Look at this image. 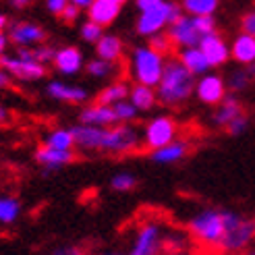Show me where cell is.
Instances as JSON below:
<instances>
[{
  "label": "cell",
  "mask_w": 255,
  "mask_h": 255,
  "mask_svg": "<svg viewBox=\"0 0 255 255\" xmlns=\"http://www.w3.org/2000/svg\"><path fill=\"white\" fill-rule=\"evenodd\" d=\"M75 147L83 151H102V154L125 156L133 151L141 143V137L131 127V123H117L110 127H94L79 123L73 127Z\"/></svg>",
  "instance_id": "1"
},
{
  "label": "cell",
  "mask_w": 255,
  "mask_h": 255,
  "mask_svg": "<svg viewBox=\"0 0 255 255\" xmlns=\"http://www.w3.org/2000/svg\"><path fill=\"white\" fill-rule=\"evenodd\" d=\"M237 212L233 210H224V208H206L193 214L187 222V233L189 237L197 241L201 247L208 249H222V243L228 235L235 220Z\"/></svg>",
  "instance_id": "2"
},
{
  "label": "cell",
  "mask_w": 255,
  "mask_h": 255,
  "mask_svg": "<svg viewBox=\"0 0 255 255\" xmlns=\"http://www.w3.org/2000/svg\"><path fill=\"white\" fill-rule=\"evenodd\" d=\"M195 75L181 60H166L164 73L156 85L158 102L164 106H181L195 94Z\"/></svg>",
  "instance_id": "3"
},
{
  "label": "cell",
  "mask_w": 255,
  "mask_h": 255,
  "mask_svg": "<svg viewBox=\"0 0 255 255\" xmlns=\"http://www.w3.org/2000/svg\"><path fill=\"white\" fill-rule=\"evenodd\" d=\"M164 67H166V56L158 50H154L149 44L145 46H137L131 54V75L135 83H143L156 87Z\"/></svg>",
  "instance_id": "4"
},
{
  "label": "cell",
  "mask_w": 255,
  "mask_h": 255,
  "mask_svg": "<svg viewBox=\"0 0 255 255\" xmlns=\"http://www.w3.org/2000/svg\"><path fill=\"white\" fill-rule=\"evenodd\" d=\"M181 15H183V6L181 4L162 0L160 4L139 12V19L135 23V31L139 35H143V37H149V35H154L158 31H166L168 25L172 21H176Z\"/></svg>",
  "instance_id": "5"
},
{
  "label": "cell",
  "mask_w": 255,
  "mask_h": 255,
  "mask_svg": "<svg viewBox=\"0 0 255 255\" xmlns=\"http://www.w3.org/2000/svg\"><path fill=\"white\" fill-rule=\"evenodd\" d=\"M253 239H255V218H247V216L237 212L220 251H226V253L245 251L253 243Z\"/></svg>",
  "instance_id": "6"
},
{
  "label": "cell",
  "mask_w": 255,
  "mask_h": 255,
  "mask_svg": "<svg viewBox=\"0 0 255 255\" xmlns=\"http://www.w3.org/2000/svg\"><path fill=\"white\" fill-rule=\"evenodd\" d=\"M178 135V125L172 117H166V114H160V117L151 119L145 129H143V143L147 149H156L170 143L172 139H176Z\"/></svg>",
  "instance_id": "7"
},
{
  "label": "cell",
  "mask_w": 255,
  "mask_h": 255,
  "mask_svg": "<svg viewBox=\"0 0 255 255\" xmlns=\"http://www.w3.org/2000/svg\"><path fill=\"white\" fill-rule=\"evenodd\" d=\"M164 249V231L158 222H145L139 226L131 243V255H156Z\"/></svg>",
  "instance_id": "8"
},
{
  "label": "cell",
  "mask_w": 255,
  "mask_h": 255,
  "mask_svg": "<svg viewBox=\"0 0 255 255\" xmlns=\"http://www.w3.org/2000/svg\"><path fill=\"white\" fill-rule=\"evenodd\" d=\"M0 67L8 75L17 77L21 81H37L46 75V65H42L35 58H25V56H0Z\"/></svg>",
  "instance_id": "9"
},
{
  "label": "cell",
  "mask_w": 255,
  "mask_h": 255,
  "mask_svg": "<svg viewBox=\"0 0 255 255\" xmlns=\"http://www.w3.org/2000/svg\"><path fill=\"white\" fill-rule=\"evenodd\" d=\"M195 96L201 104L206 106H218L220 102L228 96V85L226 79H222L220 75H216L212 71L199 75V79L195 81Z\"/></svg>",
  "instance_id": "10"
},
{
  "label": "cell",
  "mask_w": 255,
  "mask_h": 255,
  "mask_svg": "<svg viewBox=\"0 0 255 255\" xmlns=\"http://www.w3.org/2000/svg\"><path fill=\"white\" fill-rule=\"evenodd\" d=\"M197 46L201 48V52L206 54L212 69H220L231 60V46H228V42L218 31L203 35Z\"/></svg>",
  "instance_id": "11"
},
{
  "label": "cell",
  "mask_w": 255,
  "mask_h": 255,
  "mask_svg": "<svg viewBox=\"0 0 255 255\" xmlns=\"http://www.w3.org/2000/svg\"><path fill=\"white\" fill-rule=\"evenodd\" d=\"M168 35L172 37V44L181 50V48H189V46H197L199 40H201V33L197 31L195 23H193V17L183 12L181 17L176 21H172L168 25Z\"/></svg>",
  "instance_id": "12"
},
{
  "label": "cell",
  "mask_w": 255,
  "mask_h": 255,
  "mask_svg": "<svg viewBox=\"0 0 255 255\" xmlns=\"http://www.w3.org/2000/svg\"><path fill=\"white\" fill-rule=\"evenodd\" d=\"M8 40L15 46H37L46 40V31L35 23H12L8 27Z\"/></svg>",
  "instance_id": "13"
},
{
  "label": "cell",
  "mask_w": 255,
  "mask_h": 255,
  "mask_svg": "<svg viewBox=\"0 0 255 255\" xmlns=\"http://www.w3.org/2000/svg\"><path fill=\"white\" fill-rule=\"evenodd\" d=\"M79 123L83 125H94V127H110V125H117V112H114V106L108 104H89L79 112Z\"/></svg>",
  "instance_id": "14"
},
{
  "label": "cell",
  "mask_w": 255,
  "mask_h": 255,
  "mask_svg": "<svg viewBox=\"0 0 255 255\" xmlns=\"http://www.w3.org/2000/svg\"><path fill=\"white\" fill-rule=\"evenodd\" d=\"M121 10H123V4L119 0H94L87 8V17L100 23L102 27H108V25H112L119 19Z\"/></svg>",
  "instance_id": "15"
},
{
  "label": "cell",
  "mask_w": 255,
  "mask_h": 255,
  "mask_svg": "<svg viewBox=\"0 0 255 255\" xmlns=\"http://www.w3.org/2000/svg\"><path fill=\"white\" fill-rule=\"evenodd\" d=\"M189 154V143L185 141V139H172L170 143L166 145H162V147H156V149H151V162H156V164H164V166H168V164H176V162H181L185 156Z\"/></svg>",
  "instance_id": "16"
},
{
  "label": "cell",
  "mask_w": 255,
  "mask_h": 255,
  "mask_svg": "<svg viewBox=\"0 0 255 255\" xmlns=\"http://www.w3.org/2000/svg\"><path fill=\"white\" fill-rule=\"evenodd\" d=\"M231 58L241 67H251L255 62V35L241 29L231 44Z\"/></svg>",
  "instance_id": "17"
},
{
  "label": "cell",
  "mask_w": 255,
  "mask_h": 255,
  "mask_svg": "<svg viewBox=\"0 0 255 255\" xmlns=\"http://www.w3.org/2000/svg\"><path fill=\"white\" fill-rule=\"evenodd\" d=\"M54 67L62 75H77L83 69V52L75 46H65L56 50L54 54Z\"/></svg>",
  "instance_id": "18"
},
{
  "label": "cell",
  "mask_w": 255,
  "mask_h": 255,
  "mask_svg": "<svg viewBox=\"0 0 255 255\" xmlns=\"http://www.w3.org/2000/svg\"><path fill=\"white\" fill-rule=\"evenodd\" d=\"M46 92H48V96L52 98V100L67 102V104H83V102H87V98H89L87 89H83V87H79V85L62 83V81L48 83Z\"/></svg>",
  "instance_id": "19"
},
{
  "label": "cell",
  "mask_w": 255,
  "mask_h": 255,
  "mask_svg": "<svg viewBox=\"0 0 255 255\" xmlns=\"http://www.w3.org/2000/svg\"><path fill=\"white\" fill-rule=\"evenodd\" d=\"M35 160L40 162L42 166L56 170V168H62V166H67V164H71L75 160V154H73V149H56V147H50L44 143L42 147H37Z\"/></svg>",
  "instance_id": "20"
},
{
  "label": "cell",
  "mask_w": 255,
  "mask_h": 255,
  "mask_svg": "<svg viewBox=\"0 0 255 255\" xmlns=\"http://www.w3.org/2000/svg\"><path fill=\"white\" fill-rule=\"evenodd\" d=\"M178 60L183 62V65L195 75V77H199V75L212 71L210 62L206 58V54L201 52L199 46H189V48H181L178 50Z\"/></svg>",
  "instance_id": "21"
},
{
  "label": "cell",
  "mask_w": 255,
  "mask_h": 255,
  "mask_svg": "<svg viewBox=\"0 0 255 255\" xmlns=\"http://www.w3.org/2000/svg\"><path fill=\"white\" fill-rule=\"evenodd\" d=\"M125 52V44L119 35L114 33H104L96 42V54L104 60H110V62H119L121 56Z\"/></svg>",
  "instance_id": "22"
},
{
  "label": "cell",
  "mask_w": 255,
  "mask_h": 255,
  "mask_svg": "<svg viewBox=\"0 0 255 255\" xmlns=\"http://www.w3.org/2000/svg\"><path fill=\"white\" fill-rule=\"evenodd\" d=\"M239 114H243V104L239 102V98H235V96L228 94V96L220 102V104H218L216 112H214V125L226 127L233 119H237Z\"/></svg>",
  "instance_id": "23"
},
{
  "label": "cell",
  "mask_w": 255,
  "mask_h": 255,
  "mask_svg": "<svg viewBox=\"0 0 255 255\" xmlns=\"http://www.w3.org/2000/svg\"><path fill=\"white\" fill-rule=\"evenodd\" d=\"M129 100L139 108V112H145V110H151L156 106L158 102V96H156V87L151 85H143V83H135L131 87V94H129Z\"/></svg>",
  "instance_id": "24"
},
{
  "label": "cell",
  "mask_w": 255,
  "mask_h": 255,
  "mask_svg": "<svg viewBox=\"0 0 255 255\" xmlns=\"http://www.w3.org/2000/svg\"><path fill=\"white\" fill-rule=\"evenodd\" d=\"M131 94V85L127 81H114L110 85H106L102 92L98 94L96 102H100V104H108V106H114L117 102L121 100H127Z\"/></svg>",
  "instance_id": "25"
},
{
  "label": "cell",
  "mask_w": 255,
  "mask_h": 255,
  "mask_svg": "<svg viewBox=\"0 0 255 255\" xmlns=\"http://www.w3.org/2000/svg\"><path fill=\"white\" fill-rule=\"evenodd\" d=\"M181 6H183V12H187L191 17L216 15V10L220 6V0H183Z\"/></svg>",
  "instance_id": "26"
},
{
  "label": "cell",
  "mask_w": 255,
  "mask_h": 255,
  "mask_svg": "<svg viewBox=\"0 0 255 255\" xmlns=\"http://www.w3.org/2000/svg\"><path fill=\"white\" fill-rule=\"evenodd\" d=\"M46 145L56 149H73L75 147V135L71 129H54L46 135Z\"/></svg>",
  "instance_id": "27"
},
{
  "label": "cell",
  "mask_w": 255,
  "mask_h": 255,
  "mask_svg": "<svg viewBox=\"0 0 255 255\" xmlns=\"http://www.w3.org/2000/svg\"><path fill=\"white\" fill-rule=\"evenodd\" d=\"M21 203L15 197H0V222L10 224L19 218Z\"/></svg>",
  "instance_id": "28"
},
{
  "label": "cell",
  "mask_w": 255,
  "mask_h": 255,
  "mask_svg": "<svg viewBox=\"0 0 255 255\" xmlns=\"http://www.w3.org/2000/svg\"><path fill=\"white\" fill-rule=\"evenodd\" d=\"M253 81V75L249 69H239V71H233L228 75L226 79V85H228V92H243L247 89Z\"/></svg>",
  "instance_id": "29"
},
{
  "label": "cell",
  "mask_w": 255,
  "mask_h": 255,
  "mask_svg": "<svg viewBox=\"0 0 255 255\" xmlns=\"http://www.w3.org/2000/svg\"><path fill=\"white\" fill-rule=\"evenodd\" d=\"M87 73L92 75L94 79H106V77H110V75L114 73V62H110V60H104V58H94V60H89L87 62Z\"/></svg>",
  "instance_id": "30"
},
{
  "label": "cell",
  "mask_w": 255,
  "mask_h": 255,
  "mask_svg": "<svg viewBox=\"0 0 255 255\" xmlns=\"http://www.w3.org/2000/svg\"><path fill=\"white\" fill-rule=\"evenodd\" d=\"M110 187L112 191H117V193H127V191H133L137 187V176L133 172H117L112 178H110Z\"/></svg>",
  "instance_id": "31"
},
{
  "label": "cell",
  "mask_w": 255,
  "mask_h": 255,
  "mask_svg": "<svg viewBox=\"0 0 255 255\" xmlns=\"http://www.w3.org/2000/svg\"><path fill=\"white\" fill-rule=\"evenodd\" d=\"M114 112H117L119 123H133L137 119V114H139V108L127 98V100H121V102L114 104Z\"/></svg>",
  "instance_id": "32"
},
{
  "label": "cell",
  "mask_w": 255,
  "mask_h": 255,
  "mask_svg": "<svg viewBox=\"0 0 255 255\" xmlns=\"http://www.w3.org/2000/svg\"><path fill=\"white\" fill-rule=\"evenodd\" d=\"M147 40H149L147 44L154 48V50H158V52H162L164 56H168V54L172 52V48H174L172 37L168 35V31H158V33H154V35H149Z\"/></svg>",
  "instance_id": "33"
},
{
  "label": "cell",
  "mask_w": 255,
  "mask_h": 255,
  "mask_svg": "<svg viewBox=\"0 0 255 255\" xmlns=\"http://www.w3.org/2000/svg\"><path fill=\"white\" fill-rule=\"evenodd\" d=\"M102 35H104V27H102L100 23H96V21H92V19H87V21L81 25V37H83V42H87V44H96Z\"/></svg>",
  "instance_id": "34"
},
{
  "label": "cell",
  "mask_w": 255,
  "mask_h": 255,
  "mask_svg": "<svg viewBox=\"0 0 255 255\" xmlns=\"http://www.w3.org/2000/svg\"><path fill=\"white\" fill-rule=\"evenodd\" d=\"M226 133L228 135H233V137H239V135H243L247 129H249V119H247V114L243 112V114H239L237 119H233L231 123H228L226 127Z\"/></svg>",
  "instance_id": "35"
},
{
  "label": "cell",
  "mask_w": 255,
  "mask_h": 255,
  "mask_svg": "<svg viewBox=\"0 0 255 255\" xmlns=\"http://www.w3.org/2000/svg\"><path fill=\"white\" fill-rule=\"evenodd\" d=\"M193 23H195L197 31L201 33V37H203V35H208V33L218 31V25H216L214 15H199V17H193Z\"/></svg>",
  "instance_id": "36"
},
{
  "label": "cell",
  "mask_w": 255,
  "mask_h": 255,
  "mask_svg": "<svg viewBox=\"0 0 255 255\" xmlns=\"http://www.w3.org/2000/svg\"><path fill=\"white\" fill-rule=\"evenodd\" d=\"M33 50V58L35 60H40L42 65H48V62H52L54 60V54H56V50L54 48H50V46H31Z\"/></svg>",
  "instance_id": "37"
},
{
  "label": "cell",
  "mask_w": 255,
  "mask_h": 255,
  "mask_svg": "<svg viewBox=\"0 0 255 255\" xmlns=\"http://www.w3.org/2000/svg\"><path fill=\"white\" fill-rule=\"evenodd\" d=\"M79 12H81V8H79L77 4L69 2V4L65 6V10L60 12V17H62V21H67V23H75V21L79 19Z\"/></svg>",
  "instance_id": "38"
},
{
  "label": "cell",
  "mask_w": 255,
  "mask_h": 255,
  "mask_svg": "<svg viewBox=\"0 0 255 255\" xmlns=\"http://www.w3.org/2000/svg\"><path fill=\"white\" fill-rule=\"evenodd\" d=\"M241 29L255 35V8L249 10L247 15H243V19H241Z\"/></svg>",
  "instance_id": "39"
},
{
  "label": "cell",
  "mask_w": 255,
  "mask_h": 255,
  "mask_svg": "<svg viewBox=\"0 0 255 255\" xmlns=\"http://www.w3.org/2000/svg\"><path fill=\"white\" fill-rule=\"evenodd\" d=\"M67 4H69V0H46L48 10L52 12V15H58V17H60V12L65 10Z\"/></svg>",
  "instance_id": "40"
},
{
  "label": "cell",
  "mask_w": 255,
  "mask_h": 255,
  "mask_svg": "<svg viewBox=\"0 0 255 255\" xmlns=\"http://www.w3.org/2000/svg\"><path fill=\"white\" fill-rule=\"evenodd\" d=\"M162 0H135V6H137V10L141 12V10H147V8H151V6H156V4H160Z\"/></svg>",
  "instance_id": "41"
},
{
  "label": "cell",
  "mask_w": 255,
  "mask_h": 255,
  "mask_svg": "<svg viewBox=\"0 0 255 255\" xmlns=\"http://www.w3.org/2000/svg\"><path fill=\"white\" fill-rule=\"evenodd\" d=\"M10 85V75L0 67V89H4V87H8Z\"/></svg>",
  "instance_id": "42"
},
{
  "label": "cell",
  "mask_w": 255,
  "mask_h": 255,
  "mask_svg": "<svg viewBox=\"0 0 255 255\" xmlns=\"http://www.w3.org/2000/svg\"><path fill=\"white\" fill-rule=\"evenodd\" d=\"M8 33H4V31H0V56H2L4 52H6V46H8Z\"/></svg>",
  "instance_id": "43"
},
{
  "label": "cell",
  "mask_w": 255,
  "mask_h": 255,
  "mask_svg": "<svg viewBox=\"0 0 255 255\" xmlns=\"http://www.w3.org/2000/svg\"><path fill=\"white\" fill-rule=\"evenodd\" d=\"M69 2H73V4H77L79 8H89V4H92L94 2V0H69Z\"/></svg>",
  "instance_id": "44"
},
{
  "label": "cell",
  "mask_w": 255,
  "mask_h": 255,
  "mask_svg": "<svg viewBox=\"0 0 255 255\" xmlns=\"http://www.w3.org/2000/svg\"><path fill=\"white\" fill-rule=\"evenodd\" d=\"M4 123H8V110L0 106V125H4Z\"/></svg>",
  "instance_id": "45"
},
{
  "label": "cell",
  "mask_w": 255,
  "mask_h": 255,
  "mask_svg": "<svg viewBox=\"0 0 255 255\" xmlns=\"http://www.w3.org/2000/svg\"><path fill=\"white\" fill-rule=\"evenodd\" d=\"M12 4H15V6H27L29 0H12Z\"/></svg>",
  "instance_id": "46"
},
{
  "label": "cell",
  "mask_w": 255,
  "mask_h": 255,
  "mask_svg": "<svg viewBox=\"0 0 255 255\" xmlns=\"http://www.w3.org/2000/svg\"><path fill=\"white\" fill-rule=\"evenodd\" d=\"M4 27H6V17L0 15V31H4Z\"/></svg>",
  "instance_id": "47"
},
{
  "label": "cell",
  "mask_w": 255,
  "mask_h": 255,
  "mask_svg": "<svg viewBox=\"0 0 255 255\" xmlns=\"http://www.w3.org/2000/svg\"><path fill=\"white\" fill-rule=\"evenodd\" d=\"M249 71H251V75H253V79H255V62H253V65L249 67Z\"/></svg>",
  "instance_id": "48"
},
{
  "label": "cell",
  "mask_w": 255,
  "mask_h": 255,
  "mask_svg": "<svg viewBox=\"0 0 255 255\" xmlns=\"http://www.w3.org/2000/svg\"><path fill=\"white\" fill-rule=\"evenodd\" d=\"M119 2H121V4H125V2H129V0H119Z\"/></svg>",
  "instance_id": "49"
}]
</instances>
